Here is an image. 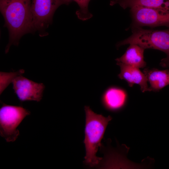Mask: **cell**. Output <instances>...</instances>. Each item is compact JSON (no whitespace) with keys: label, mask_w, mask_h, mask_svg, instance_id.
<instances>
[{"label":"cell","mask_w":169,"mask_h":169,"mask_svg":"<svg viewBox=\"0 0 169 169\" xmlns=\"http://www.w3.org/2000/svg\"><path fill=\"white\" fill-rule=\"evenodd\" d=\"M126 98V94L123 90L111 88L105 93L102 101L106 109L111 110H116L123 107L125 103Z\"/></svg>","instance_id":"cell-12"},{"label":"cell","mask_w":169,"mask_h":169,"mask_svg":"<svg viewBox=\"0 0 169 169\" xmlns=\"http://www.w3.org/2000/svg\"><path fill=\"white\" fill-rule=\"evenodd\" d=\"M132 34L127 38L119 42L117 46L135 44L145 49H152L161 50L166 55L162 59L160 65L169 67V28L164 30L146 29L142 27H132Z\"/></svg>","instance_id":"cell-3"},{"label":"cell","mask_w":169,"mask_h":169,"mask_svg":"<svg viewBox=\"0 0 169 169\" xmlns=\"http://www.w3.org/2000/svg\"><path fill=\"white\" fill-rule=\"evenodd\" d=\"M143 73L150 86L149 91H158L169 84V70H160L156 69L146 68Z\"/></svg>","instance_id":"cell-11"},{"label":"cell","mask_w":169,"mask_h":169,"mask_svg":"<svg viewBox=\"0 0 169 169\" xmlns=\"http://www.w3.org/2000/svg\"><path fill=\"white\" fill-rule=\"evenodd\" d=\"M13 88L21 101H40L45 88L43 83L33 81L21 75L16 77L12 82Z\"/></svg>","instance_id":"cell-7"},{"label":"cell","mask_w":169,"mask_h":169,"mask_svg":"<svg viewBox=\"0 0 169 169\" xmlns=\"http://www.w3.org/2000/svg\"><path fill=\"white\" fill-rule=\"evenodd\" d=\"M117 64L120 67V69L119 77L126 80L129 86L132 87L134 84H137L140 86L142 92L149 91L147 78L139 68L120 62H117Z\"/></svg>","instance_id":"cell-8"},{"label":"cell","mask_w":169,"mask_h":169,"mask_svg":"<svg viewBox=\"0 0 169 169\" xmlns=\"http://www.w3.org/2000/svg\"><path fill=\"white\" fill-rule=\"evenodd\" d=\"M119 5L124 9L139 6L159 10L169 13V0H112L110 5Z\"/></svg>","instance_id":"cell-9"},{"label":"cell","mask_w":169,"mask_h":169,"mask_svg":"<svg viewBox=\"0 0 169 169\" xmlns=\"http://www.w3.org/2000/svg\"><path fill=\"white\" fill-rule=\"evenodd\" d=\"M31 3V0H0V12L5 22L4 26L9 32L6 53L12 45L18 46L24 35L34 32Z\"/></svg>","instance_id":"cell-1"},{"label":"cell","mask_w":169,"mask_h":169,"mask_svg":"<svg viewBox=\"0 0 169 169\" xmlns=\"http://www.w3.org/2000/svg\"><path fill=\"white\" fill-rule=\"evenodd\" d=\"M85 113V137L84 143L86 154L84 163L90 167L98 165L102 158L96 154L99 147L101 146V141L103 137L109 122L112 120L110 116L105 117L94 113L87 106H84Z\"/></svg>","instance_id":"cell-2"},{"label":"cell","mask_w":169,"mask_h":169,"mask_svg":"<svg viewBox=\"0 0 169 169\" xmlns=\"http://www.w3.org/2000/svg\"><path fill=\"white\" fill-rule=\"evenodd\" d=\"M30 112L21 106L3 104L0 109V133L7 142L15 141L19 135L17 128Z\"/></svg>","instance_id":"cell-4"},{"label":"cell","mask_w":169,"mask_h":169,"mask_svg":"<svg viewBox=\"0 0 169 169\" xmlns=\"http://www.w3.org/2000/svg\"><path fill=\"white\" fill-rule=\"evenodd\" d=\"M23 69H20L13 72L0 73V93L1 94L9 84L12 83L15 78L18 76L21 75L24 73Z\"/></svg>","instance_id":"cell-14"},{"label":"cell","mask_w":169,"mask_h":169,"mask_svg":"<svg viewBox=\"0 0 169 169\" xmlns=\"http://www.w3.org/2000/svg\"><path fill=\"white\" fill-rule=\"evenodd\" d=\"M62 4H66L64 0H31L34 32H38L41 37L47 36L46 30L52 23L54 13Z\"/></svg>","instance_id":"cell-5"},{"label":"cell","mask_w":169,"mask_h":169,"mask_svg":"<svg viewBox=\"0 0 169 169\" xmlns=\"http://www.w3.org/2000/svg\"><path fill=\"white\" fill-rule=\"evenodd\" d=\"M131 28L160 26L169 27V13L153 8L136 6L130 8Z\"/></svg>","instance_id":"cell-6"},{"label":"cell","mask_w":169,"mask_h":169,"mask_svg":"<svg viewBox=\"0 0 169 169\" xmlns=\"http://www.w3.org/2000/svg\"><path fill=\"white\" fill-rule=\"evenodd\" d=\"M66 5H68L71 2H76L79 5V9L76 12L78 18L83 21L86 20L92 17V14L88 9V4L90 0H64Z\"/></svg>","instance_id":"cell-13"},{"label":"cell","mask_w":169,"mask_h":169,"mask_svg":"<svg viewBox=\"0 0 169 169\" xmlns=\"http://www.w3.org/2000/svg\"><path fill=\"white\" fill-rule=\"evenodd\" d=\"M130 44L124 54L115 60L117 62L138 68L145 67L146 65L144 59L145 49L136 44Z\"/></svg>","instance_id":"cell-10"}]
</instances>
